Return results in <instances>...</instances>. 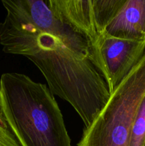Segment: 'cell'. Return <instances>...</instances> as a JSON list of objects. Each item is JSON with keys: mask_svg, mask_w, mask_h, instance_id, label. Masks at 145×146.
<instances>
[{"mask_svg": "<svg viewBox=\"0 0 145 146\" xmlns=\"http://www.w3.org/2000/svg\"><path fill=\"white\" fill-rule=\"evenodd\" d=\"M92 62L113 92L145 51V41H130L97 33L89 44Z\"/></svg>", "mask_w": 145, "mask_h": 146, "instance_id": "4", "label": "cell"}, {"mask_svg": "<svg viewBox=\"0 0 145 146\" xmlns=\"http://www.w3.org/2000/svg\"><path fill=\"white\" fill-rule=\"evenodd\" d=\"M103 33L119 39L145 41V0H125Z\"/></svg>", "mask_w": 145, "mask_h": 146, "instance_id": "5", "label": "cell"}, {"mask_svg": "<svg viewBox=\"0 0 145 146\" xmlns=\"http://www.w3.org/2000/svg\"><path fill=\"white\" fill-rule=\"evenodd\" d=\"M0 123L2 124L3 125H4V126H7V124H6L5 121H4V118H3V116H2V114H1V109H0Z\"/></svg>", "mask_w": 145, "mask_h": 146, "instance_id": "8", "label": "cell"}, {"mask_svg": "<svg viewBox=\"0 0 145 146\" xmlns=\"http://www.w3.org/2000/svg\"><path fill=\"white\" fill-rule=\"evenodd\" d=\"M4 53L32 61L53 95L69 103L88 128L109 98L106 81L92 62L85 37L58 19L42 0H2Z\"/></svg>", "mask_w": 145, "mask_h": 146, "instance_id": "1", "label": "cell"}, {"mask_svg": "<svg viewBox=\"0 0 145 146\" xmlns=\"http://www.w3.org/2000/svg\"><path fill=\"white\" fill-rule=\"evenodd\" d=\"M145 96V51L109 96L77 146H129L130 133Z\"/></svg>", "mask_w": 145, "mask_h": 146, "instance_id": "3", "label": "cell"}, {"mask_svg": "<svg viewBox=\"0 0 145 146\" xmlns=\"http://www.w3.org/2000/svg\"><path fill=\"white\" fill-rule=\"evenodd\" d=\"M0 146H20L8 127L0 123Z\"/></svg>", "mask_w": 145, "mask_h": 146, "instance_id": "7", "label": "cell"}, {"mask_svg": "<svg viewBox=\"0 0 145 146\" xmlns=\"http://www.w3.org/2000/svg\"><path fill=\"white\" fill-rule=\"evenodd\" d=\"M0 109L20 146H71L62 113L45 84L25 74H2Z\"/></svg>", "mask_w": 145, "mask_h": 146, "instance_id": "2", "label": "cell"}, {"mask_svg": "<svg viewBox=\"0 0 145 146\" xmlns=\"http://www.w3.org/2000/svg\"><path fill=\"white\" fill-rule=\"evenodd\" d=\"M129 146H145V96L132 125Z\"/></svg>", "mask_w": 145, "mask_h": 146, "instance_id": "6", "label": "cell"}]
</instances>
